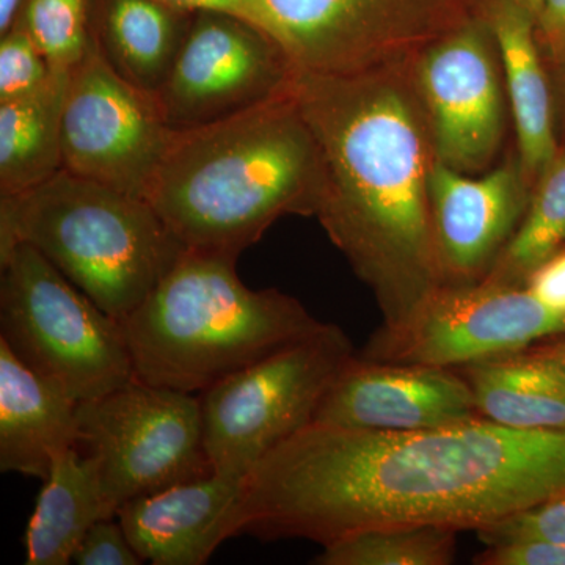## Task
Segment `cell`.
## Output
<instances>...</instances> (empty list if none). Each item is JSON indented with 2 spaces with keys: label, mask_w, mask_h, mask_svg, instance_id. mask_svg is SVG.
Wrapping results in <instances>:
<instances>
[{
  "label": "cell",
  "mask_w": 565,
  "mask_h": 565,
  "mask_svg": "<svg viewBox=\"0 0 565 565\" xmlns=\"http://www.w3.org/2000/svg\"><path fill=\"white\" fill-rule=\"evenodd\" d=\"M565 492V427L311 423L245 476L234 535L326 545L373 527L479 531Z\"/></svg>",
  "instance_id": "cell-1"
},
{
  "label": "cell",
  "mask_w": 565,
  "mask_h": 565,
  "mask_svg": "<svg viewBox=\"0 0 565 565\" xmlns=\"http://www.w3.org/2000/svg\"><path fill=\"white\" fill-rule=\"evenodd\" d=\"M289 87L318 143L315 217L373 291L382 326L405 321L444 285L429 178L437 156L411 65L323 76Z\"/></svg>",
  "instance_id": "cell-2"
},
{
  "label": "cell",
  "mask_w": 565,
  "mask_h": 565,
  "mask_svg": "<svg viewBox=\"0 0 565 565\" xmlns=\"http://www.w3.org/2000/svg\"><path fill=\"white\" fill-rule=\"evenodd\" d=\"M321 192L318 143L288 82L232 117L172 129L145 200L185 250L239 258L282 215H316Z\"/></svg>",
  "instance_id": "cell-3"
},
{
  "label": "cell",
  "mask_w": 565,
  "mask_h": 565,
  "mask_svg": "<svg viewBox=\"0 0 565 565\" xmlns=\"http://www.w3.org/2000/svg\"><path fill=\"white\" fill-rule=\"evenodd\" d=\"M236 262L218 253L182 252L121 321L136 379L202 394L322 326L296 297L245 286Z\"/></svg>",
  "instance_id": "cell-4"
},
{
  "label": "cell",
  "mask_w": 565,
  "mask_h": 565,
  "mask_svg": "<svg viewBox=\"0 0 565 565\" xmlns=\"http://www.w3.org/2000/svg\"><path fill=\"white\" fill-rule=\"evenodd\" d=\"M18 243L36 248L118 321L185 250L147 200L65 169L31 191L0 195V252Z\"/></svg>",
  "instance_id": "cell-5"
},
{
  "label": "cell",
  "mask_w": 565,
  "mask_h": 565,
  "mask_svg": "<svg viewBox=\"0 0 565 565\" xmlns=\"http://www.w3.org/2000/svg\"><path fill=\"white\" fill-rule=\"evenodd\" d=\"M0 340L32 373L76 401L131 382L125 327L32 245L0 252Z\"/></svg>",
  "instance_id": "cell-6"
},
{
  "label": "cell",
  "mask_w": 565,
  "mask_h": 565,
  "mask_svg": "<svg viewBox=\"0 0 565 565\" xmlns=\"http://www.w3.org/2000/svg\"><path fill=\"white\" fill-rule=\"evenodd\" d=\"M355 355L337 323L223 379L200 394L214 473L244 479L256 463L315 422L323 396Z\"/></svg>",
  "instance_id": "cell-7"
},
{
  "label": "cell",
  "mask_w": 565,
  "mask_h": 565,
  "mask_svg": "<svg viewBox=\"0 0 565 565\" xmlns=\"http://www.w3.org/2000/svg\"><path fill=\"white\" fill-rule=\"evenodd\" d=\"M484 0H258V25L302 73L343 76L411 65Z\"/></svg>",
  "instance_id": "cell-8"
},
{
  "label": "cell",
  "mask_w": 565,
  "mask_h": 565,
  "mask_svg": "<svg viewBox=\"0 0 565 565\" xmlns=\"http://www.w3.org/2000/svg\"><path fill=\"white\" fill-rule=\"evenodd\" d=\"M77 448L95 457L111 515L136 498L206 478L200 394L134 377L114 392L77 404Z\"/></svg>",
  "instance_id": "cell-9"
},
{
  "label": "cell",
  "mask_w": 565,
  "mask_h": 565,
  "mask_svg": "<svg viewBox=\"0 0 565 565\" xmlns=\"http://www.w3.org/2000/svg\"><path fill=\"white\" fill-rule=\"evenodd\" d=\"M565 334V315L525 286L444 282L405 321L381 326L360 356L375 362L462 367Z\"/></svg>",
  "instance_id": "cell-10"
},
{
  "label": "cell",
  "mask_w": 565,
  "mask_h": 565,
  "mask_svg": "<svg viewBox=\"0 0 565 565\" xmlns=\"http://www.w3.org/2000/svg\"><path fill=\"white\" fill-rule=\"evenodd\" d=\"M170 134L154 95L122 79L93 35L66 85L63 169L145 199Z\"/></svg>",
  "instance_id": "cell-11"
},
{
  "label": "cell",
  "mask_w": 565,
  "mask_h": 565,
  "mask_svg": "<svg viewBox=\"0 0 565 565\" xmlns=\"http://www.w3.org/2000/svg\"><path fill=\"white\" fill-rule=\"evenodd\" d=\"M437 161L465 174L484 172L503 143V71L484 13L465 21L412 63Z\"/></svg>",
  "instance_id": "cell-12"
},
{
  "label": "cell",
  "mask_w": 565,
  "mask_h": 565,
  "mask_svg": "<svg viewBox=\"0 0 565 565\" xmlns=\"http://www.w3.org/2000/svg\"><path fill=\"white\" fill-rule=\"evenodd\" d=\"M292 73L285 52L258 25L222 11H199L154 98L170 129L192 128L273 98Z\"/></svg>",
  "instance_id": "cell-13"
},
{
  "label": "cell",
  "mask_w": 565,
  "mask_h": 565,
  "mask_svg": "<svg viewBox=\"0 0 565 565\" xmlns=\"http://www.w3.org/2000/svg\"><path fill=\"white\" fill-rule=\"evenodd\" d=\"M482 418L457 367L375 362L353 355L323 396L313 423L373 430H423Z\"/></svg>",
  "instance_id": "cell-14"
},
{
  "label": "cell",
  "mask_w": 565,
  "mask_h": 565,
  "mask_svg": "<svg viewBox=\"0 0 565 565\" xmlns=\"http://www.w3.org/2000/svg\"><path fill=\"white\" fill-rule=\"evenodd\" d=\"M531 192L519 158L479 178L435 161L430 207L445 282H475L489 274L525 217Z\"/></svg>",
  "instance_id": "cell-15"
},
{
  "label": "cell",
  "mask_w": 565,
  "mask_h": 565,
  "mask_svg": "<svg viewBox=\"0 0 565 565\" xmlns=\"http://www.w3.org/2000/svg\"><path fill=\"white\" fill-rule=\"evenodd\" d=\"M244 479L212 473L121 505L117 519L143 563L202 565L226 539Z\"/></svg>",
  "instance_id": "cell-16"
},
{
  "label": "cell",
  "mask_w": 565,
  "mask_h": 565,
  "mask_svg": "<svg viewBox=\"0 0 565 565\" xmlns=\"http://www.w3.org/2000/svg\"><path fill=\"white\" fill-rule=\"evenodd\" d=\"M519 145V163L531 188L557 154L552 92L537 46V24L523 0H484Z\"/></svg>",
  "instance_id": "cell-17"
},
{
  "label": "cell",
  "mask_w": 565,
  "mask_h": 565,
  "mask_svg": "<svg viewBox=\"0 0 565 565\" xmlns=\"http://www.w3.org/2000/svg\"><path fill=\"white\" fill-rule=\"evenodd\" d=\"M77 404L0 340V470L47 479L55 457L77 446Z\"/></svg>",
  "instance_id": "cell-18"
},
{
  "label": "cell",
  "mask_w": 565,
  "mask_h": 565,
  "mask_svg": "<svg viewBox=\"0 0 565 565\" xmlns=\"http://www.w3.org/2000/svg\"><path fill=\"white\" fill-rule=\"evenodd\" d=\"M192 18L161 0H95L93 35L122 79L154 95L172 73Z\"/></svg>",
  "instance_id": "cell-19"
},
{
  "label": "cell",
  "mask_w": 565,
  "mask_h": 565,
  "mask_svg": "<svg viewBox=\"0 0 565 565\" xmlns=\"http://www.w3.org/2000/svg\"><path fill=\"white\" fill-rule=\"evenodd\" d=\"M115 519L104 500L99 465L77 446L55 457L24 535L25 564L73 563L82 539L98 520Z\"/></svg>",
  "instance_id": "cell-20"
},
{
  "label": "cell",
  "mask_w": 565,
  "mask_h": 565,
  "mask_svg": "<svg viewBox=\"0 0 565 565\" xmlns=\"http://www.w3.org/2000/svg\"><path fill=\"white\" fill-rule=\"evenodd\" d=\"M457 370L482 418L519 429L565 427V373L535 345Z\"/></svg>",
  "instance_id": "cell-21"
},
{
  "label": "cell",
  "mask_w": 565,
  "mask_h": 565,
  "mask_svg": "<svg viewBox=\"0 0 565 565\" xmlns=\"http://www.w3.org/2000/svg\"><path fill=\"white\" fill-rule=\"evenodd\" d=\"M70 71L39 90L0 103V195H17L63 170L62 126Z\"/></svg>",
  "instance_id": "cell-22"
},
{
  "label": "cell",
  "mask_w": 565,
  "mask_h": 565,
  "mask_svg": "<svg viewBox=\"0 0 565 565\" xmlns=\"http://www.w3.org/2000/svg\"><path fill=\"white\" fill-rule=\"evenodd\" d=\"M565 247V151L535 181L525 217L482 280L525 286L530 275Z\"/></svg>",
  "instance_id": "cell-23"
},
{
  "label": "cell",
  "mask_w": 565,
  "mask_h": 565,
  "mask_svg": "<svg viewBox=\"0 0 565 565\" xmlns=\"http://www.w3.org/2000/svg\"><path fill=\"white\" fill-rule=\"evenodd\" d=\"M457 531L435 525L373 527L322 545L318 565H449Z\"/></svg>",
  "instance_id": "cell-24"
},
{
  "label": "cell",
  "mask_w": 565,
  "mask_h": 565,
  "mask_svg": "<svg viewBox=\"0 0 565 565\" xmlns=\"http://www.w3.org/2000/svg\"><path fill=\"white\" fill-rule=\"evenodd\" d=\"M95 0H22L14 22L43 52L51 68L71 71L93 41Z\"/></svg>",
  "instance_id": "cell-25"
},
{
  "label": "cell",
  "mask_w": 565,
  "mask_h": 565,
  "mask_svg": "<svg viewBox=\"0 0 565 565\" xmlns=\"http://www.w3.org/2000/svg\"><path fill=\"white\" fill-rule=\"evenodd\" d=\"M476 534L486 546L527 542L565 544V492L504 516Z\"/></svg>",
  "instance_id": "cell-26"
},
{
  "label": "cell",
  "mask_w": 565,
  "mask_h": 565,
  "mask_svg": "<svg viewBox=\"0 0 565 565\" xmlns=\"http://www.w3.org/2000/svg\"><path fill=\"white\" fill-rule=\"evenodd\" d=\"M52 71L43 52L18 22L0 33V103L39 90L50 79Z\"/></svg>",
  "instance_id": "cell-27"
},
{
  "label": "cell",
  "mask_w": 565,
  "mask_h": 565,
  "mask_svg": "<svg viewBox=\"0 0 565 565\" xmlns=\"http://www.w3.org/2000/svg\"><path fill=\"white\" fill-rule=\"evenodd\" d=\"M79 565H139L143 563L132 548L121 523L115 519H102L87 531L79 548L73 556Z\"/></svg>",
  "instance_id": "cell-28"
},
{
  "label": "cell",
  "mask_w": 565,
  "mask_h": 565,
  "mask_svg": "<svg viewBox=\"0 0 565 565\" xmlns=\"http://www.w3.org/2000/svg\"><path fill=\"white\" fill-rule=\"evenodd\" d=\"M478 565H565V544L527 542L492 545L475 557Z\"/></svg>",
  "instance_id": "cell-29"
},
{
  "label": "cell",
  "mask_w": 565,
  "mask_h": 565,
  "mask_svg": "<svg viewBox=\"0 0 565 565\" xmlns=\"http://www.w3.org/2000/svg\"><path fill=\"white\" fill-rule=\"evenodd\" d=\"M525 288L546 308L565 315V247L530 275Z\"/></svg>",
  "instance_id": "cell-30"
},
{
  "label": "cell",
  "mask_w": 565,
  "mask_h": 565,
  "mask_svg": "<svg viewBox=\"0 0 565 565\" xmlns=\"http://www.w3.org/2000/svg\"><path fill=\"white\" fill-rule=\"evenodd\" d=\"M537 35L544 40L553 54L565 52V0H544L539 11Z\"/></svg>",
  "instance_id": "cell-31"
},
{
  "label": "cell",
  "mask_w": 565,
  "mask_h": 565,
  "mask_svg": "<svg viewBox=\"0 0 565 565\" xmlns=\"http://www.w3.org/2000/svg\"><path fill=\"white\" fill-rule=\"evenodd\" d=\"M161 2L189 13L222 11L258 25V0H161Z\"/></svg>",
  "instance_id": "cell-32"
},
{
  "label": "cell",
  "mask_w": 565,
  "mask_h": 565,
  "mask_svg": "<svg viewBox=\"0 0 565 565\" xmlns=\"http://www.w3.org/2000/svg\"><path fill=\"white\" fill-rule=\"evenodd\" d=\"M22 0H0V33L7 32L17 20Z\"/></svg>",
  "instance_id": "cell-33"
},
{
  "label": "cell",
  "mask_w": 565,
  "mask_h": 565,
  "mask_svg": "<svg viewBox=\"0 0 565 565\" xmlns=\"http://www.w3.org/2000/svg\"><path fill=\"white\" fill-rule=\"evenodd\" d=\"M535 348L544 353V355L548 356V359H552L553 362L559 364L561 370L565 373V340L556 341V343L535 345Z\"/></svg>",
  "instance_id": "cell-34"
},
{
  "label": "cell",
  "mask_w": 565,
  "mask_h": 565,
  "mask_svg": "<svg viewBox=\"0 0 565 565\" xmlns=\"http://www.w3.org/2000/svg\"><path fill=\"white\" fill-rule=\"evenodd\" d=\"M523 2H525L527 9L533 11L535 20H537V14L539 11H541L542 2H544V0H523Z\"/></svg>",
  "instance_id": "cell-35"
}]
</instances>
